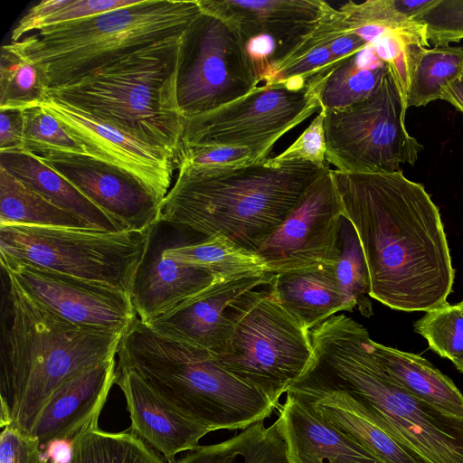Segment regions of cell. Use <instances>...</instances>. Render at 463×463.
Instances as JSON below:
<instances>
[{
  "label": "cell",
  "instance_id": "1",
  "mask_svg": "<svg viewBox=\"0 0 463 463\" xmlns=\"http://www.w3.org/2000/svg\"><path fill=\"white\" fill-rule=\"evenodd\" d=\"M332 175L363 249L369 296L407 312L449 304L455 269L439 209L424 186L402 170Z\"/></svg>",
  "mask_w": 463,
  "mask_h": 463
},
{
  "label": "cell",
  "instance_id": "2",
  "mask_svg": "<svg viewBox=\"0 0 463 463\" xmlns=\"http://www.w3.org/2000/svg\"><path fill=\"white\" fill-rule=\"evenodd\" d=\"M313 354L291 392H340L399 442L430 463H463V419L401 386L368 349V331L334 315L309 331Z\"/></svg>",
  "mask_w": 463,
  "mask_h": 463
},
{
  "label": "cell",
  "instance_id": "3",
  "mask_svg": "<svg viewBox=\"0 0 463 463\" xmlns=\"http://www.w3.org/2000/svg\"><path fill=\"white\" fill-rule=\"evenodd\" d=\"M324 168L274 157L222 167L178 166L160 203L159 222L256 252Z\"/></svg>",
  "mask_w": 463,
  "mask_h": 463
},
{
  "label": "cell",
  "instance_id": "4",
  "mask_svg": "<svg viewBox=\"0 0 463 463\" xmlns=\"http://www.w3.org/2000/svg\"><path fill=\"white\" fill-rule=\"evenodd\" d=\"M0 356V426L31 434L56 390L85 369L116 357L125 333L77 326L41 305L6 277Z\"/></svg>",
  "mask_w": 463,
  "mask_h": 463
},
{
  "label": "cell",
  "instance_id": "5",
  "mask_svg": "<svg viewBox=\"0 0 463 463\" xmlns=\"http://www.w3.org/2000/svg\"><path fill=\"white\" fill-rule=\"evenodd\" d=\"M188 32L120 56L44 94L176 156L185 121L178 84Z\"/></svg>",
  "mask_w": 463,
  "mask_h": 463
},
{
  "label": "cell",
  "instance_id": "6",
  "mask_svg": "<svg viewBox=\"0 0 463 463\" xmlns=\"http://www.w3.org/2000/svg\"><path fill=\"white\" fill-rule=\"evenodd\" d=\"M117 354L118 364L211 431L244 430L276 409L260 391L229 373L213 352L163 336L138 317Z\"/></svg>",
  "mask_w": 463,
  "mask_h": 463
},
{
  "label": "cell",
  "instance_id": "7",
  "mask_svg": "<svg viewBox=\"0 0 463 463\" xmlns=\"http://www.w3.org/2000/svg\"><path fill=\"white\" fill-rule=\"evenodd\" d=\"M202 13L199 0H139L40 28L6 45L37 67L49 89L156 42L185 34Z\"/></svg>",
  "mask_w": 463,
  "mask_h": 463
},
{
  "label": "cell",
  "instance_id": "8",
  "mask_svg": "<svg viewBox=\"0 0 463 463\" xmlns=\"http://www.w3.org/2000/svg\"><path fill=\"white\" fill-rule=\"evenodd\" d=\"M230 330L215 355L232 375L257 389L277 408L312 354L309 331L269 288L250 290L227 310Z\"/></svg>",
  "mask_w": 463,
  "mask_h": 463
},
{
  "label": "cell",
  "instance_id": "9",
  "mask_svg": "<svg viewBox=\"0 0 463 463\" xmlns=\"http://www.w3.org/2000/svg\"><path fill=\"white\" fill-rule=\"evenodd\" d=\"M153 229L111 232L0 225V256L111 286L130 296Z\"/></svg>",
  "mask_w": 463,
  "mask_h": 463
},
{
  "label": "cell",
  "instance_id": "10",
  "mask_svg": "<svg viewBox=\"0 0 463 463\" xmlns=\"http://www.w3.org/2000/svg\"><path fill=\"white\" fill-rule=\"evenodd\" d=\"M328 71L298 90L286 82L258 86L229 104L186 118L180 146L247 147L257 161L267 159L283 135L320 111Z\"/></svg>",
  "mask_w": 463,
  "mask_h": 463
},
{
  "label": "cell",
  "instance_id": "11",
  "mask_svg": "<svg viewBox=\"0 0 463 463\" xmlns=\"http://www.w3.org/2000/svg\"><path fill=\"white\" fill-rule=\"evenodd\" d=\"M405 107L389 71L365 99L326 110V160L336 170L375 173L413 165L422 146L405 127Z\"/></svg>",
  "mask_w": 463,
  "mask_h": 463
},
{
  "label": "cell",
  "instance_id": "12",
  "mask_svg": "<svg viewBox=\"0 0 463 463\" xmlns=\"http://www.w3.org/2000/svg\"><path fill=\"white\" fill-rule=\"evenodd\" d=\"M260 82L240 32L226 19L203 10L184 44L178 84L184 118L207 113L241 99Z\"/></svg>",
  "mask_w": 463,
  "mask_h": 463
},
{
  "label": "cell",
  "instance_id": "13",
  "mask_svg": "<svg viewBox=\"0 0 463 463\" xmlns=\"http://www.w3.org/2000/svg\"><path fill=\"white\" fill-rule=\"evenodd\" d=\"M343 218L332 169L326 166L256 253L275 274L335 263Z\"/></svg>",
  "mask_w": 463,
  "mask_h": 463
},
{
  "label": "cell",
  "instance_id": "14",
  "mask_svg": "<svg viewBox=\"0 0 463 463\" xmlns=\"http://www.w3.org/2000/svg\"><path fill=\"white\" fill-rule=\"evenodd\" d=\"M6 277L33 299L80 326L123 332L137 318L130 296L117 288L1 257Z\"/></svg>",
  "mask_w": 463,
  "mask_h": 463
},
{
  "label": "cell",
  "instance_id": "15",
  "mask_svg": "<svg viewBox=\"0 0 463 463\" xmlns=\"http://www.w3.org/2000/svg\"><path fill=\"white\" fill-rule=\"evenodd\" d=\"M38 105L94 156L134 178L159 203L165 197L175 170V154L46 94Z\"/></svg>",
  "mask_w": 463,
  "mask_h": 463
},
{
  "label": "cell",
  "instance_id": "16",
  "mask_svg": "<svg viewBox=\"0 0 463 463\" xmlns=\"http://www.w3.org/2000/svg\"><path fill=\"white\" fill-rule=\"evenodd\" d=\"M42 160L123 231L145 232L159 223L160 203L137 181L106 162L71 155Z\"/></svg>",
  "mask_w": 463,
  "mask_h": 463
},
{
  "label": "cell",
  "instance_id": "17",
  "mask_svg": "<svg viewBox=\"0 0 463 463\" xmlns=\"http://www.w3.org/2000/svg\"><path fill=\"white\" fill-rule=\"evenodd\" d=\"M274 273L217 278L206 288L145 323L170 339L217 354L230 330L227 310L245 293L269 285Z\"/></svg>",
  "mask_w": 463,
  "mask_h": 463
},
{
  "label": "cell",
  "instance_id": "18",
  "mask_svg": "<svg viewBox=\"0 0 463 463\" xmlns=\"http://www.w3.org/2000/svg\"><path fill=\"white\" fill-rule=\"evenodd\" d=\"M203 11L230 22L245 42L265 34L274 39L271 63L285 58L335 8L321 0H199ZM268 70V69H267Z\"/></svg>",
  "mask_w": 463,
  "mask_h": 463
},
{
  "label": "cell",
  "instance_id": "19",
  "mask_svg": "<svg viewBox=\"0 0 463 463\" xmlns=\"http://www.w3.org/2000/svg\"><path fill=\"white\" fill-rule=\"evenodd\" d=\"M116 357L83 370L61 384L42 411L31 433L44 449L71 442L99 428L98 420L118 378Z\"/></svg>",
  "mask_w": 463,
  "mask_h": 463
},
{
  "label": "cell",
  "instance_id": "20",
  "mask_svg": "<svg viewBox=\"0 0 463 463\" xmlns=\"http://www.w3.org/2000/svg\"><path fill=\"white\" fill-rule=\"evenodd\" d=\"M116 383L125 395L131 425L129 430L160 452L167 463L175 456L199 446L211 430L165 401L128 367L117 365Z\"/></svg>",
  "mask_w": 463,
  "mask_h": 463
},
{
  "label": "cell",
  "instance_id": "21",
  "mask_svg": "<svg viewBox=\"0 0 463 463\" xmlns=\"http://www.w3.org/2000/svg\"><path fill=\"white\" fill-rule=\"evenodd\" d=\"M279 418L291 463H383L298 397L287 393Z\"/></svg>",
  "mask_w": 463,
  "mask_h": 463
},
{
  "label": "cell",
  "instance_id": "22",
  "mask_svg": "<svg viewBox=\"0 0 463 463\" xmlns=\"http://www.w3.org/2000/svg\"><path fill=\"white\" fill-rule=\"evenodd\" d=\"M151 234L146 255L138 269L130 295L142 322L165 313L209 287L215 278L201 269L175 261Z\"/></svg>",
  "mask_w": 463,
  "mask_h": 463
},
{
  "label": "cell",
  "instance_id": "23",
  "mask_svg": "<svg viewBox=\"0 0 463 463\" xmlns=\"http://www.w3.org/2000/svg\"><path fill=\"white\" fill-rule=\"evenodd\" d=\"M269 290L275 300L307 330L344 311L335 263L274 273Z\"/></svg>",
  "mask_w": 463,
  "mask_h": 463
},
{
  "label": "cell",
  "instance_id": "24",
  "mask_svg": "<svg viewBox=\"0 0 463 463\" xmlns=\"http://www.w3.org/2000/svg\"><path fill=\"white\" fill-rule=\"evenodd\" d=\"M312 407L325 421L368 449L383 463H430L415 450L399 442L364 415L353 400L340 392H290Z\"/></svg>",
  "mask_w": 463,
  "mask_h": 463
},
{
  "label": "cell",
  "instance_id": "25",
  "mask_svg": "<svg viewBox=\"0 0 463 463\" xmlns=\"http://www.w3.org/2000/svg\"><path fill=\"white\" fill-rule=\"evenodd\" d=\"M0 165L55 205L83 219L93 229L111 232L123 231L40 157L24 150L1 151Z\"/></svg>",
  "mask_w": 463,
  "mask_h": 463
},
{
  "label": "cell",
  "instance_id": "26",
  "mask_svg": "<svg viewBox=\"0 0 463 463\" xmlns=\"http://www.w3.org/2000/svg\"><path fill=\"white\" fill-rule=\"evenodd\" d=\"M371 354L404 389L453 417L463 419V394L452 380L422 356L368 339Z\"/></svg>",
  "mask_w": 463,
  "mask_h": 463
},
{
  "label": "cell",
  "instance_id": "27",
  "mask_svg": "<svg viewBox=\"0 0 463 463\" xmlns=\"http://www.w3.org/2000/svg\"><path fill=\"white\" fill-rule=\"evenodd\" d=\"M170 463H291L279 417L266 427L264 420L222 442L198 446Z\"/></svg>",
  "mask_w": 463,
  "mask_h": 463
},
{
  "label": "cell",
  "instance_id": "28",
  "mask_svg": "<svg viewBox=\"0 0 463 463\" xmlns=\"http://www.w3.org/2000/svg\"><path fill=\"white\" fill-rule=\"evenodd\" d=\"M0 225L93 229L33 190L0 165Z\"/></svg>",
  "mask_w": 463,
  "mask_h": 463
},
{
  "label": "cell",
  "instance_id": "29",
  "mask_svg": "<svg viewBox=\"0 0 463 463\" xmlns=\"http://www.w3.org/2000/svg\"><path fill=\"white\" fill-rule=\"evenodd\" d=\"M463 70V47L411 43L406 106L421 107L440 99L444 88Z\"/></svg>",
  "mask_w": 463,
  "mask_h": 463
},
{
  "label": "cell",
  "instance_id": "30",
  "mask_svg": "<svg viewBox=\"0 0 463 463\" xmlns=\"http://www.w3.org/2000/svg\"><path fill=\"white\" fill-rule=\"evenodd\" d=\"M163 253L175 261L210 272L215 278L269 272L260 257L218 237L177 247H165Z\"/></svg>",
  "mask_w": 463,
  "mask_h": 463
},
{
  "label": "cell",
  "instance_id": "31",
  "mask_svg": "<svg viewBox=\"0 0 463 463\" xmlns=\"http://www.w3.org/2000/svg\"><path fill=\"white\" fill-rule=\"evenodd\" d=\"M71 443V456L65 463H166L156 450L129 429L108 432L96 428ZM49 463L56 462L50 459Z\"/></svg>",
  "mask_w": 463,
  "mask_h": 463
},
{
  "label": "cell",
  "instance_id": "32",
  "mask_svg": "<svg viewBox=\"0 0 463 463\" xmlns=\"http://www.w3.org/2000/svg\"><path fill=\"white\" fill-rule=\"evenodd\" d=\"M335 266L344 311L357 308L363 316L370 317L373 310L367 297L370 280L364 255L354 226L345 217L340 230V253Z\"/></svg>",
  "mask_w": 463,
  "mask_h": 463
},
{
  "label": "cell",
  "instance_id": "33",
  "mask_svg": "<svg viewBox=\"0 0 463 463\" xmlns=\"http://www.w3.org/2000/svg\"><path fill=\"white\" fill-rule=\"evenodd\" d=\"M21 111L24 118V151L41 159L63 155L96 157L40 105L27 107Z\"/></svg>",
  "mask_w": 463,
  "mask_h": 463
},
{
  "label": "cell",
  "instance_id": "34",
  "mask_svg": "<svg viewBox=\"0 0 463 463\" xmlns=\"http://www.w3.org/2000/svg\"><path fill=\"white\" fill-rule=\"evenodd\" d=\"M387 71L384 62L374 68H360L354 62V55L351 56L328 71L320 92L321 108L339 109L365 99Z\"/></svg>",
  "mask_w": 463,
  "mask_h": 463
},
{
  "label": "cell",
  "instance_id": "35",
  "mask_svg": "<svg viewBox=\"0 0 463 463\" xmlns=\"http://www.w3.org/2000/svg\"><path fill=\"white\" fill-rule=\"evenodd\" d=\"M46 90L37 67L4 44L0 55V109L38 105Z\"/></svg>",
  "mask_w": 463,
  "mask_h": 463
},
{
  "label": "cell",
  "instance_id": "36",
  "mask_svg": "<svg viewBox=\"0 0 463 463\" xmlns=\"http://www.w3.org/2000/svg\"><path fill=\"white\" fill-rule=\"evenodd\" d=\"M344 32L373 25L388 33H398L414 37L430 46L425 27L403 15L396 0H369L362 4L347 2L338 9Z\"/></svg>",
  "mask_w": 463,
  "mask_h": 463
},
{
  "label": "cell",
  "instance_id": "37",
  "mask_svg": "<svg viewBox=\"0 0 463 463\" xmlns=\"http://www.w3.org/2000/svg\"><path fill=\"white\" fill-rule=\"evenodd\" d=\"M414 330L441 357L453 361L463 355V310L459 303L426 311L415 322Z\"/></svg>",
  "mask_w": 463,
  "mask_h": 463
},
{
  "label": "cell",
  "instance_id": "38",
  "mask_svg": "<svg viewBox=\"0 0 463 463\" xmlns=\"http://www.w3.org/2000/svg\"><path fill=\"white\" fill-rule=\"evenodd\" d=\"M415 22L425 27L429 42L449 45L463 40V0H436Z\"/></svg>",
  "mask_w": 463,
  "mask_h": 463
},
{
  "label": "cell",
  "instance_id": "39",
  "mask_svg": "<svg viewBox=\"0 0 463 463\" xmlns=\"http://www.w3.org/2000/svg\"><path fill=\"white\" fill-rule=\"evenodd\" d=\"M257 162L247 147L179 146L175 157L178 166L212 168Z\"/></svg>",
  "mask_w": 463,
  "mask_h": 463
},
{
  "label": "cell",
  "instance_id": "40",
  "mask_svg": "<svg viewBox=\"0 0 463 463\" xmlns=\"http://www.w3.org/2000/svg\"><path fill=\"white\" fill-rule=\"evenodd\" d=\"M325 114L326 109L321 108L317 116L311 121L299 137L274 158L276 160L307 161L319 167H326Z\"/></svg>",
  "mask_w": 463,
  "mask_h": 463
},
{
  "label": "cell",
  "instance_id": "41",
  "mask_svg": "<svg viewBox=\"0 0 463 463\" xmlns=\"http://www.w3.org/2000/svg\"><path fill=\"white\" fill-rule=\"evenodd\" d=\"M39 440L33 435L5 426L0 435V463H49Z\"/></svg>",
  "mask_w": 463,
  "mask_h": 463
},
{
  "label": "cell",
  "instance_id": "42",
  "mask_svg": "<svg viewBox=\"0 0 463 463\" xmlns=\"http://www.w3.org/2000/svg\"><path fill=\"white\" fill-rule=\"evenodd\" d=\"M139 0H69L53 14L40 20L33 32L50 25L79 20L135 5Z\"/></svg>",
  "mask_w": 463,
  "mask_h": 463
},
{
  "label": "cell",
  "instance_id": "43",
  "mask_svg": "<svg viewBox=\"0 0 463 463\" xmlns=\"http://www.w3.org/2000/svg\"><path fill=\"white\" fill-rule=\"evenodd\" d=\"M23 132L21 109H0V152L23 150Z\"/></svg>",
  "mask_w": 463,
  "mask_h": 463
},
{
  "label": "cell",
  "instance_id": "44",
  "mask_svg": "<svg viewBox=\"0 0 463 463\" xmlns=\"http://www.w3.org/2000/svg\"><path fill=\"white\" fill-rule=\"evenodd\" d=\"M440 99L446 100L463 114V70L457 79L444 88Z\"/></svg>",
  "mask_w": 463,
  "mask_h": 463
},
{
  "label": "cell",
  "instance_id": "45",
  "mask_svg": "<svg viewBox=\"0 0 463 463\" xmlns=\"http://www.w3.org/2000/svg\"><path fill=\"white\" fill-rule=\"evenodd\" d=\"M452 362L455 364V366L458 368V370H459L460 372L463 373V355H461L458 358L454 359Z\"/></svg>",
  "mask_w": 463,
  "mask_h": 463
},
{
  "label": "cell",
  "instance_id": "46",
  "mask_svg": "<svg viewBox=\"0 0 463 463\" xmlns=\"http://www.w3.org/2000/svg\"><path fill=\"white\" fill-rule=\"evenodd\" d=\"M459 305L461 306L462 310H463V299L461 300V302L459 303Z\"/></svg>",
  "mask_w": 463,
  "mask_h": 463
}]
</instances>
